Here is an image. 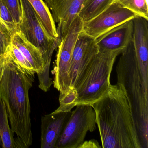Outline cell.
Instances as JSON below:
<instances>
[{
    "mask_svg": "<svg viewBox=\"0 0 148 148\" xmlns=\"http://www.w3.org/2000/svg\"><path fill=\"white\" fill-rule=\"evenodd\" d=\"M9 46L0 56V98L5 106L11 128L24 148H28L33 141L29 91L35 73L16 63Z\"/></svg>",
    "mask_w": 148,
    "mask_h": 148,
    "instance_id": "6da1fadb",
    "label": "cell"
},
{
    "mask_svg": "<svg viewBox=\"0 0 148 148\" xmlns=\"http://www.w3.org/2000/svg\"><path fill=\"white\" fill-rule=\"evenodd\" d=\"M91 106L103 148H142L128 100L120 86L111 84L106 93Z\"/></svg>",
    "mask_w": 148,
    "mask_h": 148,
    "instance_id": "7a4b0ae2",
    "label": "cell"
},
{
    "mask_svg": "<svg viewBox=\"0 0 148 148\" xmlns=\"http://www.w3.org/2000/svg\"><path fill=\"white\" fill-rule=\"evenodd\" d=\"M116 67L117 84L128 100L142 148H148V89L139 70L133 41L121 53Z\"/></svg>",
    "mask_w": 148,
    "mask_h": 148,
    "instance_id": "3957f363",
    "label": "cell"
},
{
    "mask_svg": "<svg viewBox=\"0 0 148 148\" xmlns=\"http://www.w3.org/2000/svg\"><path fill=\"white\" fill-rule=\"evenodd\" d=\"M123 51H99L91 60L71 93L56 112L71 111L77 105H92L106 93L115 60Z\"/></svg>",
    "mask_w": 148,
    "mask_h": 148,
    "instance_id": "277c9868",
    "label": "cell"
},
{
    "mask_svg": "<svg viewBox=\"0 0 148 148\" xmlns=\"http://www.w3.org/2000/svg\"><path fill=\"white\" fill-rule=\"evenodd\" d=\"M20 1L21 16L19 24V31L27 40L40 50L45 65L43 73L49 75L53 53L58 47L61 38L60 37L56 40L51 38L28 0H20Z\"/></svg>",
    "mask_w": 148,
    "mask_h": 148,
    "instance_id": "5b68a950",
    "label": "cell"
},
{
    "mask_svg": "<svg viewBox=\"0 0 148 148\" xmlns=\"http://www.w3.org/2000/svg\"><path fill=\"white\" fill-rule=\"evenodd\" d=\"M83 25V21L79 15H77L66 36L61 38L58 47L53 84L54 87L59 91V102L65 99L71 93V60L76 41L82 31Z\"/></svg>",
    "mask_w": 148,
    "mask_h": 148,
    "instance_id": "8992f818",
    "label": "cell"
},
{
    "mask_svg": "<svg viewBox=\"0 0 148 148\" xmlns=\"http://www.w3.org/2000/svg\"><path fill=\"white\" fill-rule=\"evenodd\" d=\"M71 111L54 148H77L84 141L88 132L97 129L96 115L92 106L79 104Z\"/></svg>",
    "mask_w": 148,
    "mask_h": 148,
    "instance_id": "52a82bcc",
    "label": "cell"
},
{
    "mask_svg": "<svg viewBox=\"0 0 148 148\" xmlns=\"http://www.w3.org/2000/svg\"><path fill=\"white\" fill-rule=\"evenodd\" d=\"M136 16V14L114 1L98 15L83 22L82 32L95 39L109 30L133 19Z\"/></svg>",
    "mask_w": 148,
    "mask_h": 148,
    "instance_id": "ba28073f",
    "label": "cell"
},
{
    "mask_svg": "<svg viewBox=\"0 0 148 148\" xmlns=\"http://www.w3.org/2000/svg\"><path fill=\"white\" fill-rule=\"evenodd\" d=\"M99 52L98 47L95 39L81 31L76 41L71 60V91L70 94L73 90L88 64Z\"/></svg>",
    "mask_w": 148,
    "mask_h": 148,
    "instance_id": "9c48e42d",
    "label": "cell"
},
{
    "mask_svg": "<svg viewBox=\"0 0 148 148\" xmlns=\"http://www.w3.org/2000/svg\"><path fill=\"white\" fill-rule=\"evenodd\" d=\"M84 1L45 0L54 22L58 23L57 32L60 38L66 35L71 24L78 15Z\"/></svg>",
    "mask_w": 148,
    "mask_h": 148,
    "instance_id": "30bf717a",
    "label": "cell"
},
{
    "mask_svg": "<svg viewBox=\"0 0 148 148\" xmlns=\"http://www.w3.org/2000/svg\"><path fill=\"white\" fill-rule=\"evenodd\" d=\"M133 19L121 24L95 39L99 51H123L133 39Z\"/></svg>",
    "mask_w": 148,
    "mask_h": 148,
    "instance_id": "8fae6325",
    "label": "cell"
},
{
    "mask_svg": "<svg viewBox=\"0 0 148 148\" xmlns=\"http://www.w3.org/2000/svg\"><path fill=\"white\" fill-rule=\"evenodd\" d=\"M133 21L132 41L139 70L148 89V20L137 16Z\"/></svg>",
    "mask_w": 148,
    "mask_h": 148,
    "instance_id": "7c38bea8",
    "label": "cell"
},
{
    "mask_svg": "<svg viewBox=\"0 0 148 148\" xmlns=\"http://www.w3.org/2000/svg\"><path fill=\"white\" fill-rule=\"evenodd\" d=\"M71 114V111H54L42 117L41 148H54Z\"/></svg>",
    "mask_w": 148,
    "mask_h": 148,
    "instance_id": "4fadbf2b",
    "label": "cell"
},
{
    "mask_svg": "<svg viewBox=\"0 0 148 148\" xmlns=\"http://www.w3.org/2000/svg\"><path fill=\"white\" fill-rule=\"evenodd\" d=\"M12 43L22 53L35 73L39 74L44 71V60L41 51L27 40L20 32L18 31L14 34Z\"/></svg>",
    "mask_w": 148,
    "mask_h": 148,
    "instance_id": "5bb4252c",
    "label": "cell"
},
{
    "mask_svg": "<svg viewBox=\"0 0 148 148\" xmlns=\"http://www.w3.org/2000/svg\"><path fill=\"white\" fill-rule=\"evenodd\" d=\"M14 133L9 125L5 104L0 98V148H24L18 138H14Z\"/></svg>",
    "mask_w": 148,
    "mask_h": 148,
    "instance_id": "9a60e30c",
    "label": "cell"
},
{
    "mask_svg": "<svg viewBox=\"0 0 148 148\" xmlns=\"http://www.w3.org/2000/svg\"><path fill=\"white\" fill-rule=\"evenodd\" d=\"M38 14L48 36L53 40L60 37L58 34L55 22L50 9L43 0H28Z\"/></svg>",
    "mask_w": 148,
    "mask_h": 148,
    "instance_id": "2e32d148",
    "label": "cell"
},
{
    "mask_svg": "<svg viewBox=\"0 0 148 148\" xmlns=\"http://www.w3.org/2000/svg\"><path fill=\"white\" fill-rule=\"evenodd\" d=\"M114 0H84L78 15L83 22L88 21L106 9Z\"/></svg>",
    "mask_w": 148,
    "mask_h": 148,
    "instance_id": "e0dca14e",
    "label": "cell"
},
{
    "mask_svg": "<svg viewBox=\"0 0 148 148\" xmlns=\"http://www.w3.org/2000/svg\"><path fill=\"white\" fill-rule=\"evenodd\" d=\"M120 5L148 20V0H114Z\"/></svg>",
    "mask_w": 148,
    "mask_h": 148,
    "instance_id": "ac0fdd59",
    "label": "cell"
},
{
    "mask_svg": "<svg viewBox=\"0 0 148 148\" xmlns=\"http://www.w3.org/2000/svg\"><path fill=\"white\" fill-rule=\"evenodd\" d=\"M0 18L6 25L12 36L18 32V26L15 23L11 12L2 0H0Z\"/></svg>",
    "mask_w": 148,
    "mask_h": 148,
    "instance_id": "d6986e66",
    "label": "cell"
},
{
    "mask_svg": "<svg viewBox=\"0 0 148 148\" xmlns=\"http://www.w3.org/2000/svg\"><path fill=\"white\" fill-rule=\"evenodd\" d=\"M12 36L7 26L0 18V56L3 55L12 43Z\"/></svg>",
    "mask_w": 148,
    "mask_h": 148,
    "instance_id": "ffe728a7",
    "label": "cell"
},
{
    "mask_svg": "<svg viewBox=\"0 0 148 148\" xmlns=\"http://www.w3.org/2000/svg\"><path fill=\"white\" fill-rule=\"evenodd\" d=\"M9 49L13 58L21 67L29 71L34 72L29 62L16 46L12 43L9 45Z\"/></svg>",
    "mask_w": 148,
    "mask_h": 148,
    "instance_id": "44dd1931",
    "label": "cell"
},
{
    "mask_svg": "<svg viewBox=\"0 0 148 148\" xmlns=\"http://www.w3.org/2000/svg\"><path fill=\"white\" fill-rule=\"evenodd\" d=\"M12 14L15 23L19 26L21 16V6L20 0H2ZM19 28V27H18Z\"/></svg>",
    "mask_w": 148,
    "mask_h": 148,
    "instance_id": "7402d4cb",
    "label": "cell"
},
{
    "mask_svg": "<svg viewBox=\"0 0 148 148\" xmlns=\"http://www.w3.org/2000/svg\"><path fill=\"white\" fill-rule=\"evenodd\" d=\"M101 147L97 141L93 139L89 141H84L78 146L77 148H99Z\"/></svg>",
    "mask_w": 148,
    "mask_h": 148,
    "instance_id": "603a6c76",
    "label": "cell"
}]
</instances>
